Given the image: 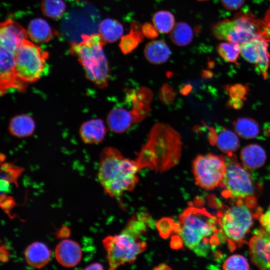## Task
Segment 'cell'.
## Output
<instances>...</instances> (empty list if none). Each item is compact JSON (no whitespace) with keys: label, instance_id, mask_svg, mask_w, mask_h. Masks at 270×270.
Returning a JSON list of instances; mask_svg holds the SVG:
<instances>
[{"label":"cell","instance_id":"1","mask_svg":"<svg viewBox=\"0 0 270 270\" xmlns=\"http://www.w3.org/2000/svg\"><path fill=\"white\" fill-rule=\"evenodd\" d=\"M179 233L185 246L197 256L207 257L214 252L215 258L220 257L216 250L226 240L216 216L204 208L190 206L180 215Z\"/></svg>","mask_w":270,"mask_h":270},{"label":"cell","instance_id":"2","mask_svg":"<svg viewBox=\"0 0 270 270\" xmlns=\"http://www.w3.org/2000/svg\"><path fill=\"white\" fill-rule=\"evenodd\" d=\"M182 142L180 134L169 125L157 123L136 160L140 169L147 168L162 172L179 162Z\"/></svg>","mask_w":270,"mask_h":270},{"label":"cell","instance_id":"3","mask_svg":"<svg viewBox=\"0 0 270 270\" xmlns=\"http://www.w3.org/2000/svg\"><path fill=\"white\" fill-rule=\"evenodd\" d=\"M140 170L136 160L124 158L118 150L108 146L100 153L98 178L106 194L119 198L135 187Z\"/></svg>","mask_w":270,"mask_h":270},{"label":"cell","instance_id":"4","mask_svg":"<svg viewBox=\"0 0 270 270\" xmlns=\"http://www.w3.org/2000/svg\"><path fill=\"white\" fill-rule=\"evenodd\" d=\"M81 42L71 44L70 52L78 58L87 78L97 87L105 88L110 77L108 64L103 50L106 42L100 34H83Z\"/></svg>","mask_w":270,"mask_h":270},{"label":"cell","instance_id":"5","mask_svg":"<svg viewBox=\"0 0 270 270\" xmlns=\"http://www.w3.org/2000/svg\"><path fill=\"white\" fill-rule=\"evenodd\" d=\"M213 35L218 40L240 44L254 40L270 42V34L263 20L252 14L239 13L232 19H225L212 27Z\"/></svg>","mask_w":270,"mask_h":270},{"label":"cell","instance_id":"6","mask_svg":"<svg viewBox=\"0 0 270 270\" xmlns=\"http://www.w3.org/2000/svg\"><path fill=\"white\" fill-rule=\"evenodd\" d=\"M251 208L246 199H237L230 206H224L216 214L218 222L228 242L230 250L244 242L253 224Z\"/></svg>","mask_w":270,"mask_h":270},{"label":"cell","instance_id":"7","mask_svg":"<svg viewBox=\"0 0 270 270\" xmlns=\"http://www.w3.org/2000/svg\"><path fill=\"white\" fill-rule=\"evenodd\" d=\"M144 236L126 227L119 234L104 238L102 244L107 254L109 269L114 270L126 264L133 263L146 248Z\"/></svg>","mask_w":270,"mask_h":270},{"label":"cell","instance_id":"8","mask_svg":"<svg viewBox=\"0 0 270 270\" xmlns=\"http://www.w3.org/2000/svg\"><path fill=\"white\" fill-rule=\"evenodd\" d=\"M48 54L28 39L24 40L15 55L16 74L26 84L40 80L48 70Z\"/></svg>","mask_w":270,"mask_h":270},{"label":"cell","instance_id":"9","mask_svg":"<svg viewBox=\"0 0 270 270\" xmlns=\"http://www.w3.org/2000/svg\"><path fill=\"white\" fill-rule=\"evenodd\" d=\"M226 169L220 186L226 198L246 199L253 197L254 186L250 174L232 154L224 158Z\"/></svg>","mask_w":270,"mask_h":270},{"label":"cell","instance_id":"10","mask_svg":"<svg viewBox=\"0 0 270 270\" xmlns=\"http://www.w3.org/2000/svg\"><path fill=\"white\" fill-rule=\"evenodd\" d=\"M226 169L224 158L212 154L199 155L192 162V172L196 184L206 190L220 186Z\"/></svg>","mask_w":270,"mask_h":270},{"label":"cell","instance_id":"11","mask_svg":"<svg viewBox=\"0 0 270 270\" xmlns=\"http://www.w3.org/2000/svg\"><path fill=\"white\" fill-rule=\"evenodd\" d=\"M15 52L0 47V93L2 96L10 90H26L27 85L18 78L15 70Z\"/></svg>","mask_w":270,"mask_h":270},{"label":"cell","instance_id":"12","mask_svg":"<svg viewBox=\"0 0 270 270\" xmlns=\"http://www.w3.org/2000/svg\"><path fill=\"white\" fill-rule=\"evenodd\" d=\"M249 252L254 264L262 270H270V234L264 228L254 230Z\"/></svg>","mask_w":270,"mask_h":270},{"label":"cell","instance_id":"13","mask_svg":"<svg viewBox=\"0 0 270 270\" xmlns=\"http://www.w3.org/2000/svg\"><path fill=\"white\" fill-rule=\"evenodd\" d=\"M27 30L18 22L8 19L0 24V47L16 53L22 42L27 39Z\"/></svg>","mask_w":270,"mask_h":270},{"label":"cell","instance_id":"14","mask_svg":"<svg viewBox=\"0 0 270 270\" xmlns=\"http://www.w3.org/2000/svg\"><path fill=\"white\" fill-rule=\"evenodd\" d=\"M80 245L69 239L60 241L56 246L54 256L57 262L63 266L72 268L77 266L82 258Z\"/></svg>","mask_w":270,"mask_h":270},{"label":"cell","instance_id":"15","mask_svg":"<svg viewBox=\"0 0 270 270\" xmlns=\"http://www.w3.org/2000/svg\"><path fill=\"white\" fill-rule=\"evenodd\" d=\"M128 100L132 102L130 110L134 122L142 121L150 110V106L152 100V92L146 87L130 91L128 94Z\"/></svg>","mask_w":270,"mask_h":270},{"label":"cell","instance_id":"16","mask_svg":"<svg viewBox=\"0 0 270 270\" xmlns=\"http://www.w3.org/2000/svg\"><path fill=\"white\" fill-rule=\"evenodd\" d=\"M79 134L82 142L86 144L101 142L106 134V128L100 118H94L83 122L80 128Z\"/></svg>","mask_w":270,"mask_h":270},{"label":"cell","instance_id":"17","mask_svg":"<svg viewBox=\"0 0 270 270\" xmlns=\"http://www.w3.org/2000/svg\"><path fill=\"white\" fill-rule=\"evenodd\" d=\"M24 258L26 263L31 267L40 269L50 262L51 251L42 242H34L24 250Z\"/></svg>","mask_w":270,"mask_h":270},{"label":"cell","instance_id":"18","mask_svg":"<svg viewBox=\"0 0 270 270\" xmlns=\"http://www.w3.org/2000/svg\"><path fill=\"white\" fill-rule=\"evenodd\" d=\"M106 121L109 128L117 134L126 132L134 123L131 112L120 107L112 109L108 115Z\"/></svg>","mask_w":270,"mask_h":270},{"label":"cell","instance_id":"19","mask_svg":"<svg viewBox=\"0 0 270 270\" xmlns=\"http://www.w3.org/2000/svg\"><path fill=\"white\" fill-rule=\"evenodd\" d=\"M240 158L246 168L256 169L264 164L266 156L265 150L262 146L257 144H250L242 148Z\"/></svg>","mask_w":270,"mask_h":270},{"label":"cell","instance_id":"20","mask_svg":"<svg viewBox=\"0 0 270 270\" xmlns=\"http://www.w3.org/2000/svg\"><path fill=\"white\" fill-rule=\"evenodd\" d=\"M35 128V122L30 116L20 114L15 116L11 118L8 130L12 136L24 138L32 135Z\"/></svg>","mask_w":270,"mask_h":270},{"label":"cell","instance_id":"21","mask_svg":"<svg viewBox=\"0 0 270 270\" xmlns=\"http://www.w3.org/2000/svg\"><path fill=\"white\" fill-rule=\"evenodd\" d=\"M144 54L149 62L158 64L168 60L171 55V51L165 42L158 40L152 41L146 44Z\"/></svg>","mask_w":270,"mask_h":270},{"label":"cell","instance_id":"22","mask_svg":"<svg viewBox=\"0 0 270 270\" xmlns=\"http://www.w3.org/2000/svg\"><path fill=\"white\" fill-rule=\"evenodd\" d=\"M27 32L31 40L36 43L47 42L54 34L50 24L40 18H34L30 22Z\"/></svg>","mask_w":270,"mask_h":270},{"label":"cell","instance_id":"23","mask_svg":"<svg viewBox=\"0 0 270 270\" xmlns=\"http://www.w3.org/2000/svg\"><path fill=\"white\" fill-rule=\"evenodd\" d=\"M213 145H216L221 151L230 155L238 148L240 141L236 134L222 128L219 132H216Z\"/></svg>","mask_w":270,"mask_h":270},{"label":"cell","instance_id":"24","mask_svg":"<svg viewBox=\"0 0 270 270\" xmlns=\"http://www.w3.org/2000/svg\"><path fill=\"white\" fill-rule=\"evenodd\" d=\"M144 38L142 26L138 22H132L130 32L120 39L119 44L120 50L125 54L130 53L142 42Z\"/></svg>","mask_w":270,"mask_h":270},{"label":"cell","instance_id":"25","mask_svg":"<svg viewBox=\"0 0 270 270\" xmlns=\"http://www.w3.org/2000/svg\"><path fill=\"white\" fill-rule=\"evenodd\" d=\"M99 31L106 42H114L122 36L124 30L122 25L119 22L107 18L100 22Z\"/></svg>","mask_w":270,"mask_h":270},{"label":"cell","instance_id":"26","mask_svg":"<svg viewBox=\"0 0 270 270\" xmlns=\"http://www.w3.org/2000/svg\"><path fill=\"white\" fill-rule=\"evenodd\" d=\"M266 42H268L263 40H254L240 44L242 56L248 62L256 65Z\"/></svg>","mask_w":270,"mask_h":270},{"label":"cell","instance_id":"27","mask_svg":"<svg viewBox=\"0 0 270 270\" xmlns=\"http://www.w3.org/2000/svg\"><path fill=\"white\" fill-rule=\"evenodd\" d=\"M172 42L178 46H186L189 44L194 38V32L191 26L185 22L177 23L172 30L170 34Z\"/></svg>","mask_w":270,"mask_h":270},{"label":"cell","instance_id":"28","mask_svg":"<svg viewBox=\"0 0 270 270\" xmlns=\"http://www.w3.org/2000/svg\"><path fill=\"white\" fill-rule=\"evenodd\" d=\"M234 126L236 133L242 138H252L259 133L258 123L251 118H239L234 122Z\"/></svg>","mask_w":270,"mask_h":270},{"label":"cell","instance_id":"29","mask_svg":"<svg viewBox=\"0 0 270 270\" xmlns=\"http://www.w3.org/2000/svg\"><path fill=\"white\" fill-rule=\"evenodd\" d=\"M152 22L158 32L168 34L174 26V18L172 13L167 10H160L154 14Z\"/></svg>","mask_w":270,"mask_h":270},{"label":"cell","instance_id":"30","mask_svg":"<svg viewBox=\"0 0 270 270\" xmlns=\"http://www.w3.org/2000/svg\"><path fill=\"white\" fill-rule=\"evenodd\" d=\"M217 52L226 62L236 64L240 54V44L229 42H220L217 46Z\"/></svg>","mask_w":270,"mask_h":270},{"label":"cell","instance_id":"31","mask_svg":"<svg viewBox=\"0 0 270 270\" xmlns=\"http://www.w3.org/2000/svg\"><path fill=\"white\" fill-rule=\"evenodd\" d=\"M66 4L62 0H42L41 8L46 16L54 20L60 18L66 10Z\"/></svg>","mask_w":270,"mask_h":270},{"label":"cell","instance_id":"32","mask_svg":"<svg viewBox=\"0 0 270 270\" xmlns=\"http://www.w3.org/2000/svg\"><path fill=\"white\" fill-rule=\"evenodd\" d=\"M156 228L160 236L163 238H168L172 234H179L180 226L170 218H163L156 222Z\"/></svg>","mask_w":270,"mask_h":270},{"label":"cell","instance_id":"33","mask_svg":"<svg viewBox=\"0 0 270 270\" xmlns=\"http://www.w3.org/2000/svg\"><path fill=\"white\" fill-rule=\"evenodd\" d=\"M24 168L12 163L1 164L0 180H4L10 184L14 183L18 186L17 179L24 172Z\"/></svg>","mask_w":270,"mask_h":270},{"label":"cell","instance_id":"34","mask_svg":"<svg viewBox=\"0 0 270 270\" xmlns=\"http://www.w3.org/2000/svg\"><path fill=\"white\" fill-rule=\"evenodd\" d=\"M222 268L227 270H248L250 266L244 256L240 254H234L224 261Z\"/></svg>","mask_w":270,"mask_h":270},{"label":"cell","instance_id":"35","mask_svg":"<svg viewBox=\"0 0 270 270\" xmlns=\"http://www.w3.org/2000/svg\"><path fill=\"white\" fill-rule=\"evenodd\" d=\"M142 30L144 36L150 39H154L158 36V32L152 24L145 22L142 25Z\"/></svg>","mask_w":270,"mask_h":270},{"label":"cell","instance_id":"36","mask_svg":"<svg viewBox=\"0 0 270 270\" xmlns=\"http://www.w3.org/2000/svg\"><path fill=\"white\" fill-rule=\"evenodd\" d=\"M225 8L229 10L239 9L244 4L246 0H220Z\"/></svg>","mask_w":270,"mask_h":270},{"label":"cell","instance_id":"37","mask_svg":"<svg viewBox=\"0 0 270 270\" xmlns=\"http://www.w3.org/2000/svg\"><path fill=\"white\" fill-rule=\"evenodd\" d=\"M246 92V88L242 85L233 86L229 89V93L231 98L241 100L244 98Z\"/></svg>","mask_w":270,"mask_h":270},{"label":"cell","instance_id":"38","mask_svg":"<svg viewBox=\"0 0 270 270\" xmlns=\"http://www.w3.org/2000/svg\"><path fill=\"white\" fill-rule=\"evenodd\" d=\"M261 226L266 232L270 234V205L267 210L258 216Z\"/></svg>","mask_w":270,"mask_h":270},{"label":"cell","instance_id":"39","mask_svg":"<svg viewBox=\"0 0 270 270\" xmlns=\"http://www.w3.org/2000/svg\"><path fill=\"white\" fill-rule=\"evenodd\" d=\"M4 194H1L0 205L3 210L8 212L14 206L15 203L12 197L8 196Z\"/></svg>","mask_w":270,"mask_h":270},{"label":"cell","instance_id":"40","mask_svg":"<svg viewBox=\"0 0 270 270\" xmlns=\"http://www.w3.org/2000/svg\"><path fill=\"white\" fill-rule=\"evenodd\" d=\"M184 242L180 236L174 235L172 237L170 246L174 250H178L183 246Z\"/></svg>","mask_w":270,"mask_h":270},{"label":"cell","instance_id":"41","mask_svg":"<svg viewBox=\"0 0 270 270\" xmlns=\"http://www.w3.org/2000/svg\"><path fill=\"white\" fill-rule=\"evenodd\" d=\"M56 235L58 238H68L70 235V230L68 227L63 226L57 231Z\"/></svg>","mask_w":270,"mask_h":270},{"label":"cell","instance_id":"42","mask_svg":"<svg viewBox=\"0 0 270 270\" xmlns=\"http://www.w3.org/2000/svg\"><path fill=\"white\" fill-rule=\"evenodd\" d=\"M263 20L268 32L270 34V5L264 14Z\"/></svg>","mask_w":270,"mask_h":270},{"label":"cell","instance_id":"43","mask_svg":"<svg viewBox=\"0 0 270 270\" xmlns=\"http://www.w3.org/2000/svg\"><path fill=\"white\" fill-rule=\"evenodd\" d=\"M102 266L98 262H95L91 264H90L88 266L84 268V270H103Z\"/></svg>","mask_w":270,"mask_h":270},{"label":"cell","instance_id":"44","mask_svg":"<svg viewBox=\"0 0 270 270\" xmlns=\"http://www.w3.org/2000/svg\"><path fill=\"white\" fill-rule=\"evenodd\" d=\"M0 250L4 251V252H0V260L3 262H6L8 260V252L6 251V250L4 247L1 246Z\"/></svg>","mask_w":270,"mask_h":270},{"label":"cell","instance_id":"45","mask_svg":"<svg viewBox=\"0 0 270 270\" xmlns=\"http://www.w3.org/2000/svg\"><path fill=\"white\" fill-rule=\"evenodd\" d=\"M154 269L158 270H170L171 268L169 267L166 264L162 263L159 264L158 266L156 267Z\"/></svg>","mask_w":270,"mask_h":270},{"label":"cell","instance_id":"46","mask_svg":"<svg viewBox=\"0 0 270 270\" xmlns=\"http://www.w3.org/2000/svg\"><path fill=\"white\" fill-rule=\"evenodd\" d=\"M198 1H205V0H198Z\"/></svg>","mask_w":270,"mask_h":270}]
</instances>
